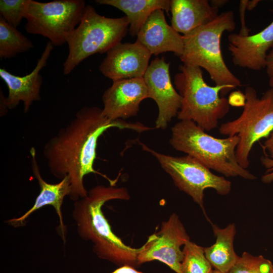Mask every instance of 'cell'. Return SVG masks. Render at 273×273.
Listing matches in <instances>:
<instances>
[{"label":"cell","mask_w":273,"mask_h":273,"mask_svg":"<svg viewBox=\"0 0 273 273\" xmlns=\"http://www.w3.org/2000/svg\"><path fill=\"white\" fill-rule=\"evenodd\" d=\"M113 127L139 133L152 129L138 122L111 120L103 114L102 109L85 106L44 145L42 153L51 173L61 180L66 176L70 177L69 197L72 201L87 196L88 191L84 185L86 175L94 173L104 176L94 168L97 143L105 131Z\"/></svg>","instance_id":"obj_1"},{"label":"cell","mask_w":273,"mask_h":273,"mask_svg":"<svg viewBox=\"0 0 273 273\" xmlns=\"http://www.w3.org/2000/svg\"><path fill=\"white\" fill-rule=\"evenodd\" d=\"M130 195L125 187L98 185L86 197L75 201L72 212L79 236L93 244V251L101 259L118 266L140 265L138 255L140 248L127 246L115 234L102 211L107 202L113 200H128Z\"/></svg>","instance_id":"obj_2"},{"label":"cell","mask_w":273,"mask_h":273,"mask_svg":"<svg viewBox=\"0 0 273 273\" xmlns=\"http://www.w3.org/2000/svg\"><path fill=\"white\" fill-rule=\"evenodd\" d=\"M169 142L175 150L186 153L209 169L225 176H240L249 180L256 178L238 162L236 151L239 138L236 135L216 138L194 122L180 120L172 127Z\"/></svg>","instance_id":"obj_3"},{"label":"cell","mask_w":273,"mask_h":273,"mask_svg":"<svg viewBox=\"0 0 273 273\" xmlns=\"http://www.w3.org/2000/svg\"><path fill=\"white\" fill-rule=\"evenodd\" d=\"M236 28L232 11L222 12L211 22L183 35L184 50L179 57L184 64L202 68L215 85H224L230 90L242 85L239 79L228 68L223 60L220 39L225 31Z\"/></svg>","instance_id":"obj_4"},{"label":"cell","mask_w":273,"mask_h":273,"mask_svg":"<svg viewBox=\"0 0 273 273\" xmlns=\"http://www.w3.org/2000/svg\"><path fill=\"white\" fill-rule=\"evenodd\" d=\"M179 70L174 77L175 88L182 98L177 118L192 121L205 131L214 129L229 112L228 99L223 97L230 91L229 87L208 85L199 67L183 64Z\"/></svg>","instance_id":"obj_5"},{"label":"cell","mask_w":273,"mask_h":273,"mask_svg":"<svg viewBox=\"0 0 273 273\" xmlns=\"http://www.w3.org/2000/svg\"><path fill=\"white\" fill-rule=\"evenodd\" d=\"M124 16L112 18L99 14L91 5L86 6L79 25L69 36V52L63 65L64 75H68L82 61L95 54L107 53L121 42L129 29Z\"/></svg>","instance_id":"obj_6"},{"label":"cell","mask_w":273,"mask_h":273,"mask_svg":"<svg viewBox=\"0 0 273 273\" xmlns=\"http://www.w3.org/2000/svg\"><path fill=\"white\" fill-rule=\"evenodd\" d=\"M245 104L241 115L237 119L222 124L220 134L237 135L239 142L236 155L239 165L244 169L249 165V156L254 144L267 138L273 130V87L267 89L261 98L252 86L245 90Z\"/></svg>","instance_id":"obj_7"},{"label":"cell","mask_w":273,"mask_h":273,"mask_svg":"<svg viewBox=\"0 0 273 273\" xmlns=\"http://www.w3.org/2000/svg\"><path fill=\"white\" fill-rule=\"evenodd\" d=\"M86 6L83 0H30L25 30L47 37L54 47L61 46L80 23Z\"/></svg>","instance_id":"obj_8"},{"label":"cell","mask_w":273,"mask_h":273,"mask_svg":"<svg viewBox=\"0 0 273 273\" xmlns=\"http://www.w3.org/2000/svg\"><path fill=\"white\" fill-rule=\"evenodd\" d=\"M144 150L151 154L162 169L172 178L178 189L189 195L202 209L204 213V191L212 189L220 195L229 194L231 182L216 175L210 169L189 156H173L160 153L139 142Z\"/></svg>","instance_id":"obj_9"},{"label":"cell","mask_w":273,"mask_h":273,"mask_svg":"<svg viewBox=\"0 0 273 273\" xmlns=\"http://www.w3.org/2000/svg\"><path fill=\"white\" fill-rule=\"evenodd\" d=\"M190 241V237L178 216L172 213L161 223L160 231L150 236L140 247L138 261L142 264L159 261L176 273H182L181 265L184 255L181 247Z\"/></svg>","instance_id":"obj_10"},{"label":"cell","mask_w":273,"mask_h":273,"mask_svg":"<svg viewBox=\"0 0 273 273\" xmlns=\"http://www.w3.org/2000/svg\"><path fill=\"white\" fill-rule=\"evenodd\" d=\"M170 63L164 57L156 58L149 64L143 77L148 98L155 101L158 107L155 128L165 129L172 119L177 115L181 97L173 87L169 73Z\"/></svg>","instance_id":"obj_11"},{"label":"cell","mask_w":273,"mask_h":273,"mask_svg":"<svg viewBox=\"0 0 273 273\" xmlns=\"http://www.w3.org/2000/svg\"><path fill=\"white\" fill-rule=\"evenodd\" d=\"M49 41L37 64L31 73L20 76L12 74L4 68H0V77L8 88V95L5 97L1 92V112L7 109L16 108L21 102L24 104V112L27 113L34 102L41 100L40 88L42 77L40 70L47 64L48 61L54 48Z\"/></svg>","instance_id":"obj_12"},{"label":"cell","mask_w":273,"mask_h":273,"mask_svg":"<svg viewBox=\"0 0 273 273\" xmlns=\"http://www.w3.org/2000/svg\"><path fill=\"white\" fill-rule=\"evenodd\" d=\"M152 54L142 44L120 42L107 52L99 66L103 75L113 81L143 77Z\"/></svg>","instance_id":"obj_13"},{"label":"cell","mask_w":273,"mask_h":273,"mask_svg":"<svg viewBox=\"0 0 273 273\" xmlns=\"http://www.w3.org/2000/svg\"><path fill=\"white\" fill-rule=\"evenodd\" d=\"M148 98L143 77L113 81L102 96L103 114L111 120L135 116L142 101Z\"/></svg>","instance_id":"obj_14"},{"label":"cell","mask_w":273,"mask_h":273,"mask_svg":"<svg viewBox=\"0 0 273 273\" xmlns=\"http://www.w3.org/2000/svg\"><path fill=\"white\" fill-rule=\"evenodd\" d=\"M30 153L32 173L39 186L40 193L31 208L20 217L11 218L6 222L15 227L21 226L30 215L36 210L47 205L52 206L59 219V234L65 243L67 231L63 221L61 207L65 197L69 196L71 192L70 177L66 176L56 184L47 183L41 176L35 148H31Z\"/></svg>","instance_id":"obj_15"},{"label":"cell","mask_w":273,"mask_h":273,"mask_svg":"<svg viewBox=\"0 0 273 273\" xmlns=\"http://www.w3.org/2000/svg\"><path fill=\"white\" fill-rule=\"evenodd\" d=\"M228 39V50L235 65L260 70L266 67L267 52L273 48V21L256 34L243 36L231 33Z\"/></svg>","instance_id":"obj_16"},{"label":"cell","mask_w":273,"mask_h":273,"mask_svg":"<svg viewBox=\"0 0 273 273\" xmlns=\"http://www.w3.org/2000/svg\"><path fill=\"white\" fill-rule=\"evenodd\" d=\"M136 36V41L152 55L171 52L180 57L183 54V35L167 24L162 10L157 9L152 13Z\"/></svg>","instance_id":"obj_17"},{"label":"cell","mask_w":273,"mask_h":273,"mask_svg":"<svg viewBox=\"0 0 273 273\" xmlns=\"http://www.w3.org/2000/svg\"><path fill=\"white\" fill-rule=\"evenodd\" d=\"M218 9L207 0H170L171 26L185 35L214 20Z\"/></svg>","instance_id":"obj_18"},{"label":"cell","mask_w":273,"mask_h":273,"mask_svg":"<svg viewBox=\"0 0 273 273\" xmlns=\"http://www.w3.org/2000/svg\"><path fill=\"white\" fill-rule=\"evenodd\" d=\"M212 225L216 242L209 247H204L205 255L215 270L229 273L240 257L234 248L236 233L235 224L230 223L224 229L215 224Z\"/></svg>","instance_id":"obj_19"},{"label":"cell","mask_w":273,"mask_h":273,"mask_svg":"<svg viewBox=\"0 0 273 273\" xmlns=\"http://www.w3.org/2000/svg\"><path fill=\"white\" fill-rule=\"evenodd\" d=\"M100 5H109L124 13L129 23V33L137 36L140 30L154 11H170L169 0H96Z\"/></svg>","instance_id":"obj_20"},{"label":"cell","mask_w":273,"mask_h":273,"mask_svg":"<svg viewBox=\"0 0 273 273\" xmlns=\"http://www.w3.org/2000/svg\"><path fill=\"white\" fill-rule=\"evenodd\" d=\"M34 47L32 41L0 16V58L9 59Z\"/></svg>","instance_id":"obj_21"},{"label":"cell","mask_w":273,"mask_h":273,"mask_svg":"<svg viewBox=\"0 0 273 273\" xmlns=\"http://www.w3.org/2000/svg\"><path fill=\"white\" fill-rule=\"evenodd\" d=\"M183 251L182 273H210L212 271V266L205 255L204 247L190 240L184 245Z\"/></svg>","instance_id":"obj_22"},{"label":"cell","mask_w":273,"mask_h":273,"mask_svg":"<svg viewBox=\"0 0 273 273\" xmlns=\"http://www.w3.org/2000/svg\"><path fill=\"white\" fill-rule=\"evenodd\" d=\"M273 265L262 255L253 256L245 252L229 273H270Z\"/></svg>","instance_id":"obj_23"},{"label":"cell","mask_w":273,"mask_h":273,"mask_svg":"<svg viewBox=\"0 0 273 273\" xmlns=\"http://www.w3.org/2000/svg\"><path fill=\"white\" fill-rule=\"evenodd\" d=\"M30 0H1L0 15L8 23L17 28L26 18Z\"/></svg>","instance_id":"obj_24"},{"label":"cell","mask_w":273,"mask_h":273,"mask_svg":"<svg viewBox=\"0 0 273 273\" xmlns=\"http://www.w3.org/2000/svg\"><path fill=\"white\" fill-rule=\"evenodd\" d=\"M262 165L266 170L261 177V180L264 183H270L273 181V159L265 156L260 158Z\"/></svg>","instance_id":"obj_25"},{"label":"cell","mask_w":273,"mask_h":273,"mask_svg":"<svg viewBox=\"0 0 273 273\" xmlns=\"http://www.w3.org/2000/svg\"><path fill=\"white\" fill-rule=\"evenodd\" d=\"M245 94L240 90H236L232 92L228 99L230 105L234 107H242L245 104Z\"/></svg>","instance_id":"obj_26"},{"label":"cell","mask_w":273,"mask_h":273,"mask_svg":"<svg viewBox=\"0 0 273 273\" xmlns=\"http://www.w3.org/2000/svg\"><path fill=\"white\" fill-rule=\"evenodd\" d=\"M247 0L240 1L239 7L240 19L241 22V29L239 34L243 36L248 35L249 32L250 31V30L246 27L245 22V14L246 10L247 9Z\"/></svg>","instance_id":"obj_27"},{"label":"cell","mask_w":273,"mask_h":273,"mask_svg":"<svg viewBox=\"0 0 273 273\" xmlns=\"http://www.w3.org/2000/svg\"><path fill=\"white\" fill-rule=\"evenodd\" d=\"M266 156L273 159V130L270 133L262 146Z\"/></svg>","instance_id":"obj_28"},{"label":"cell","mask_w":273,"mask_h":273,"mask_svg":"<svg viewBox=\"0 0 273 273\" xmlns=\"http://www.w3.org/2000/svg\"><path fill=\"white\" fill-rule=\"evenodd\" d=\"M265 68L269 79H273V48L267 55Z\"/></svg>","instance_id":"obj_29"},{"label":"cell","mask_w":273,"mask_h":273,"mask_svg":"<svg viewBox=\"0 0 273 273\" xmlns=\"http://www.w3.org/2000/svg\"><path fill=\"white\" fill-rule=\"evenodd\" d=\"M111 273H145L136 269L135 267L129 265L121 266Z\"/></svg>","instance_id":"obj_30"},{"label":"cell","mask_w":273,"mask_h":273,"mask_svg":"<svg viewBox=\"0 0 273 273\" xmlns=\"http://www.w3.org/2000/svg\"><path fill=\"white\" fill-rule=\"evenodd\" d=\"M211 6L216 7L218 9L223 7L226 3L229 2L226 0H212L210 1Z\"/></svg>","instance_id":"obj_31"},{"label":"cell","mask_w":273,"mask_h":273,"mask_svg":"<svg viewBox=\"0 0 273 273\" xmlns=\"http://www.w3.org/2000/svg\"><path fill=\"white\" fill-rule=\"evenodd\" d=\"M259 2H260V1L259 0L248 1L247 10L249 11L253 10L257 6Z\"/></svg>","instance_id":"obj_32"},{"label":"cell","mask_w":273,"mask_h":273,"mask_svg":"<svg viewBox=\"0 0 273 273\" xmlns=\"http://www.w3.org/2000/svg\"><path fill=\"white\" fill-rule=\"evenodd\" d=\"M269 85L271 87H273V79H269Z\"/></svg>","instance_id":"obj_33"},{"label":"cell","mask_w":273,"mask_h":273,"mask_svg":"<svg viewBox=\"0 0 273 273\" xmlns=\"http://www.w3.org/2000/svg\"><path fill=\"white\" fill-rule=\"evenodd\" d=\"M210 273H223L217 270H212Z\"/></svg>","instance_id":"obj_34"},{"label":"cell","mask_w":273,"mask_h":273,"mask_svg":"<svg viewBox=\"0 0 273 273\" xmlns=\"http://www.w3.org/2000/svg\"><path fill=\"white\" fill-rule=\"evenodd\" d=\"M270 273H273V266L271 268V271H270Z\"/></svg>","instance_id":"obj_35"}]
</instances>
